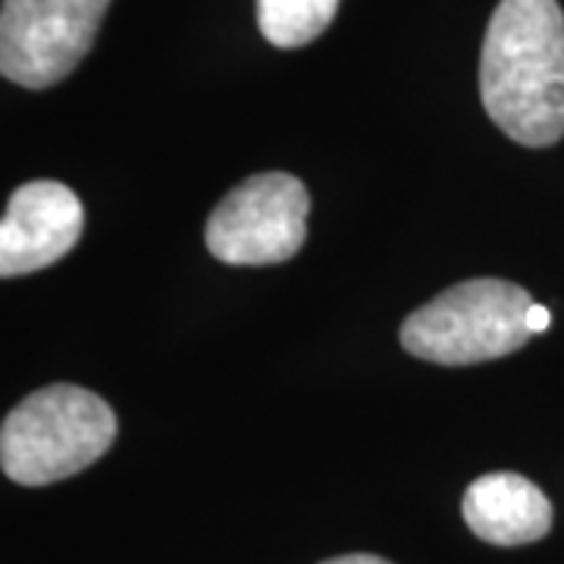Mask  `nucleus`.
<instances>
[{
  "label": "nucleus",
  "mask_w": 564,
  "mask_h": 564,
  "mask_svg": "<svg viewBox=\"0 0 564 564\" xmlns=\"http://www.w3.org/2000/svg\"><path fill=\"white\" fill-rule=\"evenodd\" d=\"M489 120L524 148L564 135V13L558 0H502L480 57Z\"/></svg>",
  "instance_id": "nucleus-1"
},
{
  "label": "nucleus",
  "mask_w": 564,
  "mask_h": 564,
  "mask_svg": "<svg viewBox=\"0 0 564 564\" xmlns=\"http://www.w3.org/2000/svg\"><path fill=\"white\" fill-rule=\"evenodd\" d=\"M117 440V414L82 386H44L22 399L0 426L3 474L22 486L76 477Z\"/></svg>",
  "instance_id": "nucleus-2"
},
{
  "label": "nucleus",
  "mask_w": 564,
  "mask_h": 564,
  "mask_svg": "<svg viewBox=\"0 0 564 564\" xmlns=\"http://www.w3.org/2000/svg\"><path fill=\"white\" fill-rule=\"evenodd\" d=\"M530 292L508 280H464L440 292L402 323L399 343L421 361L480 364L524 348Z\"/></svg>",
  "instance_id": "nucleus-3"
},
{
  "label": "nucleus",
  "mask_w": 564,
  "mask_h": 564,
  "mask_svg": "<svg viewBox=\"0 0 564 564\" xmlns=\"http://www.w3.org/2000/svg\"><path fill=\"white\" fill-rule=\"evenodd\" d=\"M311 195L292 173H258L236 185L207 220V251L232 267H267L299 254Z\"/></svg>",
  "instance_id": "nucleus-4"
},
{
  "label": "nucleus",
  "mask_w": 564,
  "mask_h": 564,
  "mask_svg": "<svg viewBox=\"0 0 564 564\" xmlns=\"http://www.w3.org/2000/svg\"><path fill=\"white\" fill-rule=\"evenodd\" d=\"M110 0H3L0 73L22 88H51L91 51Z\"/></svg>",
  "instance_id": "nucleus-5"
},
{
  "label": "nucleus",
  "mask_w": 564,
  "mask_h": 564,
  "mask_svg": "<svg viewBox=\"0 0 564 564\" xmlns=\"http://www.w3.org/2000/svg\"><path fill=\"white\" fill-rule=\"evenodd\" d=\"M85 229L79 195L54 180L20 185L0 220V276L39 273L66 258Z\"/></svg>",
  "instance_id": "nucleus-6"
},
{
  "label": "nucleus",
  "mask_w": 564,
  "mask_h": 564,
  "mask_svg": "<svg viewBox=\"0 0 564 564\" xmlns=\"http://www.w3.org/2000/svg\"><path fill=\"white\" fill-rule=\"evenodd\" d=\"M462 514L474 536L492 545L536 543L552 530V505L543 489L511 470L477 477L464 492Z\"/></svg>",
  "instance_id": "nucleus-7"
},
{
  "label": "nucleus",
  "mask_w": 564,
  "mask_h": 564,
  "mask_svg": "<svg viewBox=\"0 0 564 564\" xmlns=\"http://www.w3.org/2000/svg\"><path fill=\"white\" fill-rule=\"evenodd\" d=\"M343 0H258V25L273 47H304L336 20Z\"/></svg>",
  "instance_id": "nucleus-8"
},
{
  "label": "nucleus",
  "mask_w": 564,
  "mask_h": 564,
  "mask_svg": "<svg viewBox=\"0 0 564 564\" xmlns=\"http://www.w3.org/2000/svg\"><path fill=\"white\" fill-rule=\"evenodd\" d=\"M549 323H552V314H549V307H543V304L533 302V307L527 311V329L536 336V333H545L549 329Z\"/></svg>",
  "instance_id": "nucleus-9"
},
{
  "label": "nucleus",
  "mask_w": 564,
  "mask_h": 564,
  "mask_svg": "<svg viewBox=\"0 0 564 564\" xmlns=\"http://www.w3.org/2000/svg\"><path fill=\"white\" fill-rule=\"evenodd\" d=\"M323 564H392L380 558V555H367V552H355V555H339V558H329Z\"/></svg>",
  "instance_id": "nucleus-10"
}]
</instances>
